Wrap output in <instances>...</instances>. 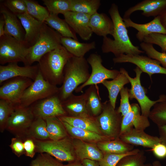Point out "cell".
<instances>
[{
    "label": "cell",
    "mask_w": 166,
    "mask_h": 166,
    "mask_svg": "<svg viewBox=\"0 0 166 166\" xmlns=\"http://www.w3.org/2000/svg\"><path fill=\"white\" fill-rule=\"evenodd\" d=\"M108 12L113 24L112 35L113 39L107 36L103 38L101 47L102 52L103 53H112L115 57L122 54L137 55L144 53L139 49L138 46L134 45L131 42L118 6L114 3H112Z\"/></svg>",
    "instance_id": "obj_1"
},
{
    "label": "cell",
    "mask_w": 166,
    "mask_h": 166,
    "mask_svg": "<svg viewBox=\"0 0 166 166\" xmlns=\"http://www.w3.org/2000/svg\"><path fill=\"white\" fill-rule=\"evenodd\" d=\"M63 83L58 93L63 101L73 94L79 85L86 82L90 74L89 63L84 57L73 56L68 61L64 70Z\"/></svg>",
    "instance_id": "obj_2"
},
{
    "label": "cell",
    "mask_w": 166,
    "mask_h": 166,
    "mask_svg": "<svg viewBox=\"0 0 166 166\" xmlns=\"http://www.w3.org/2000/svg\"><path fill=\"white\" fill-rule=\"evenodd\" d=\"M73 56L61 45L42 57L38 62L39 70L45 80L51 84L61 85L65 66Z\"/></svg>",
    "instance_id": "obj_3"
},
{
    "label": "cell",
    "mask_w": 166,
    "mask_h": 166,
    "mask_svg": "<svg viewBox=\"0 0 166 166\" xmlns=\"http://www.w3.org/2000/svg\"><path fill=\"white\" fill-rule=\"evenodd\" d=\"M62 36L44 22L39 38L35 43L31 47L27 58V65L38 62L42 57L61 45Z\"/></svg>",
    "instance_id": "obj_4"
},
{
    "label": "cell",
    "mask_w": 166,
    "mask_h": 166,
    "mask_svg": "<svg viewBox=\"0 0 166 166\" xmlns=\"http://www.w3.org/2000/svg\"><path fill=\"white\" fill-rule=\"evenodd\" d=\"M31 47L10 35L0 37V64L22 62L27 65V58Z\"/></svg>",
    "instance_id": "obj_5"
},
{
    "label": "cell",
    "mask_w": 166,
    "mask_h": 166,
    "mask_svg": "<svg viewBox=\"0 0 166 166\" xmlns=\"http://www.w3.org/2000/svg\"><path fill=\"white\" fill-rule=\"evenodd\" d=\"M33 139L37 152H45L62 161L70 163L77 160L72 141L67 137L56 140Z\"/></svg>",
    "instance_id": "obj_6"
},
{
    "label": "cell",
    "mask_w": 166,
    "mask_h": 166,
    "mask_svg": "<svg viewBox=\"0 0 166 166\" xmlns=\"http://www.w3.org/2000/svg\"><path fill=\"white\" fill-rule=\"evenodd\" d=\"M59 88L45 80L39 71L32 83L25 90L19 104L16 106L27 107L34 103L57 94Z\"/></svg>",
    "instance_id": "obj_7"
},
{
    "label": "cell",
    "mask_w": 166,
    "mask_h": 166,
    "mask_svg": "<svg viewBox=\"0 0 166 166\" xmlns=\"http://www.w3.org/2000/svg\"><path fill=\"white\" fill-rule=\"evenodd\" d=\"M120 70L125 74L131 84V88L129 90V99H136L140 105L141 114L148 118L151 108L157 103L166 99V95L164 94L160 95L157 100H151L146 95V90L141 84L140 78L143 72L139 67L136 66L134 69L136 75L134 78L130 77L124 68H121Z\"/></svg>",
    "instance_id": "obj_8"
},
{
    "label": "cell",
    "mask_w": 166,
    "mask_h": 166,
    "mask_svg": "<svg viewBox=\"0 0 166 166\" xmlns=\"http://www.w3.org/2000/svg\"><path fill=\"white\" fill-rule=\"evenodd\" d=\"M122 118L109 100L103 103L102 112L96 117L103 135L111 140L119 137Z\"/></svg>",
    "instance_id": "obj_9"
},
{
    "label": "cell",
    "mask_w": 166,
    "mask_h": 166,
    "mask_svg": "<svg viewBox=\"0 0 166 166\" xmlns=\"http://www.w3.org/2000/svg\"><path fill=\"white\" fill-rule=\"evenodd\" d=\"M87 60L91 66V73L87 81L75 89L76 93L82 92L83 88L87 86L97 85L108 79H114L120 73L118 70L109 69L105 67L102 64L101 55L97 53L91 54Z\"/></svg>",
    "instance_id": "obj_10"
},
{
    "label": "cell",
    "mask_w": 166,
    "mask_h": 166,
    "mask_svg": "<svg viewBox=\"0 0 166 166\" xmlns=\"http://www.w3.org/2000/svg\"><path fill=\"white\" fill-rule=\"evenodd\" d=\"M35 118L31 106H15L8 121L6 129L21 138L25 135Z\"/></svg>",
    "instance_id": "obj_11"
},
{
    "label": "cell",
    "mask_w": 166,
    "mask_h": 166,
    "mask_svg": "<svg viewBox=\"0 0 166 166\" xmlns=\"http://www.w3.org/2000/svg\"><path fill=\"white\" fill-rule=\"evenodd\" d=\"M114 63H130L135 64L142 72L147 73L151 79L154 74L166 75V69L161 65L158 61L140 54H122L113 59Z\"/></svg>",
    "instance_id": "obj_12"
},
{
    "label": "cell",
    "mask_w": 166,
    "mask_h": 166,
    "mask_svg": "<svg viewBox=\"0 0 166 166\" xmlns=\"http://www.w3.org/2000/svg\"><path fill=\"white\" fill-rule=\"evenodd\" d=\"M31 79L23 77L11 79L0 87V99L7 101L15 106L20 103L25 90L32 83Z\"/></svg>",
    "instance_id": "obj_13"
},
{
    "label": "cell",
    "mask_w": 166,
    "mask_h": 166,
    "mask_svg": "<svg viewBox=\"0 0 166 166\" xmlns=\"http://www.w3.org/2000/svg\"><path fill=\"white\" fill-rule=\"evenodd\" d=\"M31 107L35 117L44 120L66 115L58 94L39 101Z\"/></svg>",
    "instance_id": "obj_14"
},
{
    "label": "cell",
    "mask_w": 166,
    "mask_h": 166,
    "mask_svg": "<svg viewBox=\"0 0 166 166\" xmlns=\"http://www.w3.org/2000/svg\"><path fill=\"white\" fill-rule=\"evenodd\" d=\"M39 71L38 64L20 66L17 63H11L0 65V84L8 80L17 77L30 78L33 81Z\"/></svg>",
    "instance_id": "obj_15"
},
{
    "label": "cell",
    "mask_w": 166,
    "mask_h": 166,
    "mask_svg": "<svg viewBox=\"0 0 166 166\" xmlns=\"http://www.w3.org/2000/svg\"><path fill=\"white\" fill-rule=\"evenodd\" d=\"M63 15L69 26L81 39L87 41L90 38L93 33L89 25L90 15L70 11Z\"/></svg>",
    "instance_id": "obj_16"
},
{
    "label": "cell",
    "mask_w": 166,
    "mask_h": 166,
    "mask_svg": "<svg viewBox=\"0 0 166 166\" xmlns=\"http://www.w3.org/2000/svg\"><path fill=\"white\" fill-rule=\"evenodd\" d=\"M166 10V0H144L128 9L123 18H130L133 12L143 11L141 14L146 17H156L162 14Z\"/></svg>",
    "instance_id": "obj_17"
},
{
    "label": "cell",
    "mask_w": 166,
    "mask_h": 166,
    "mask_svg": "<svg viewBox=\"0 0 166 166\" xmlns=\"http://www.w3.org/2000/svg\"><path fill=\"white\" fill-rule=\"evenodd\" d=\"M119 138L133 145L141 146L152 148L157 144L161 142L159 137L147 134L144 130L131 128L120 134Z\"/></svg>",
    "instance_id": "obj_18"
},
{
    "label": "cell",
    "mask_w": 166,
    "mask_h": 166,
    "mask_svg": "<svg viewBox=\"0 0 166 166\" xmlns=\"http://www.w3.org/2000/svg\"><path fill=\"white\" fill-rule=\"evenodd\" d=\"M126 28L132 27L138 31L136 37L140 42L144 38L152 33L166 34V29L162 25L160 16H156L150 22L145 24H138L132 21L130 18H123Z\"/></svg>",
    "instance_id": "obj_19"
},
{
    "label": "cell",
    "mask_w": 166,
    "mask_h": 166,
    "mask_svg": "<svg viewBox=\"0 0 166 166\" xmlns=\"http://www.w3.org/2000/svg\"><path fill=\"white\" fill-rule=\"evenodd\" d=\"M140 111V108L138 104L131 105L129 111L123 117L120 134L132 127L144 130L150 126L148 117L141 114Z\"/></svg>",
    "instance_id": "obj_20"
},
{
    "label": "cell",
    "mask_w": 166,
    "mask_h": 166,
    "mask_svg": "<svg viewBox=\"0 0 166 166\" xmlns=\"http://www.w3.org/2000/svg\"><path fill=\"white\" fill-rule=\"evenodd\" d=\"M25 32L24 42L29 47L32 46L37 41L44 22L36 19L28 13L17 15Z\"/></svg>",
    "instance_id": "obj_21"
},
{
    "label": "cell",
    "mask_w": 166,
    "mask_h": 166,
    "mask_svg": "<svg viewBox=\"0 0 166 166\" xmlns=\"http://www.w3.org/2000/svg\"><path fill=\"white\" fill-rule=\"evenodd\" d=\"M72 141L78 160L88 159L99 162L102 158L103 153L94 144L76 139Z\"/></svg>",
    "instance_id": "obj_22"
},
{
    "label": "cell",
    "mask_w": 166,
    "mask_h": 166,
    "mask_svg": "<svg viewBox=\"0 0 166 166\" xmlns=\"http://www.w3.org/2000/svg\"><path fill=\"white\" fill-rule=\"evenodd\" d=\"M0 12L5 22V34L11 36L19 41L24 42L25 32L17 16L3 5L0 6Z\"/></svg>",
    "instance_id": "obj_23"
},
{
    "label": "cell",
    "mask_w": 166,
    "mask_h": 166,
    "mask_svg": "<svg viewBox=\"0 0 166 166\" xmlns=\"http://www.w3.org/2000/svg\"><path fill=\"white\" fill-rule=\"evenodd\" d=\"M89 25L93 33L97 36L103 38L109 34L113 35L114 29L113 21L105 13L97 12L91 16Z\"/></svg>",
    "instance_id": "obj_24"
},
{
    "label": "cell",
    "mask_w": 166,
    "mask_h": 166,
    "mask_svg": "<svg viewBox=\"0 0 166 166\" xmlns=\"http://www.w3.org/2000/svg\"><path fill=\"white\" fill-rule=\"evenodd\" d=\"M61 103L67 116L80 117L90 115L86 108L85 93L78 96L73 94Z\"/></svg>",
    "instance_id": "obj_25"
},
{
    "label": "cell",
    "mask_w": 166,
    "mask_h": 166,
    "mask_svg": "<svg viewBox=\"0 0 166 166\" xmlns=\"http://www.w3.org/2000/svg\"><path fill=\"white\" fill-rule=\"evenodd\" d=\"M58 117L62 121L65 122L73 126L103 135L96 117L90 115L80 117L65 115Z\"/></svg>",
    "instance_id": "obj_26"
},
{
    "label": "cell",
    "mask_w": 166,
    "mask_h": 166,
    "mask_svg": "<svg viewBox=\"0 0 166 166\" xmlns=\"http://www.w3.org/2000/svg\"><path fill=\"white\" fill-rule=\"evenodd\" d=\"M61 44L73 56L84 57L85 54L96 48L95 41L89 43H82L72 38L62 36Z\"/></svg>",
    "instance_id": "obj_27"
},
{
    "label": "cell",
    "mask_w": 166,
    "mask_h": 166,
    "mask_svg": "<svg viewBox=\"0 0 166 166\" xmlns=\"http://www.w3.org/2000/svg\"><path fill=\"white\" fill-rule=\"evenodd\" d=\"M86 97V106L89 115L96 117L101 113L103 103L100 96L97 85L90 86L85 92Z\"/></svg>",
    "instance_id": "obj_28"
},
{
    "label": "cell",
    "mask_w": 166,
    "mask_h": 166,
    "mask_svg": "<svg viewBox=\"0 0 166 166\" xmlns=\"http://www.w3.org/2000/svg\"><path fill=\"white\" fill-rule=\"evenodd\" d=\"M67 133L73 139H79L90 143L111 140L103 135L94 132L73 126L61 121Z\"/></svg>",
    "instance_id": "obj_29"
},
{
    "label": "cell",
    "mask_w": 166,
    "mask_h": 166,
    "mask_svg": "<svg viewBox=\"0 0 166 166\" xmlns=\"http://www.w3.org/2000/svg\"><path fill=\"white\" fill-rule=\"evenodd\" d=\"M119 71L120 74L114 79L111 81L105 80L101 83L107 89L109 101L114 109L119 93L124 85L130 83L125 74L121 71Z\"/></svg>",
    "instance_id": "obj_30"
},
{
    "label": "cell",
    "mask_w": 166,
    "mask_h": 166,
    "mask_svg": "<svg viewBox=\"0 0 166 166\" xmlns=\"http://www.w3.org/2000/svg\"><path fill=\"white\" fill-rule=\"evenodd\" d=\"M97 145L103 154H124L134 149V145L126 143L119 137L113 140L98 142Z\"/></svg>",
    "instance_id": "obj_31"
},
{
    "label": "cell",
    "mask_w": 166,
    "mask_h": 166,
    "mask_svg": "<svg viewBox=\"0 0 166 166\" xmlns=\"http://www.w3.org/2000/svg\"><path fill=\"white\" fill-rule=\"evenodd\" d=\"M62 36L72 38L78 40L76 34L69 26L65 19L60 18L58 15L50 13L45 22Z\"/></svg>",
    "instance_id": "obj_32"
},
{
    "label": "cell",
    "mask_w": 166,
    "mask_h": 166,
    "mask_svg": "<svg viewBox=\"0 0 166 166\" xmlns=\"http://www.w3.org/2000/svg\"><path fill=\"white\" fill-rule=\"evenodd\" d=\"M100 0H70V11L91 16L97 12Z\"/></svg>",
    "instance_id": "obj_33"
},
{
    "label": "cell",
    "mask_w": 166,
    "mask_h": 166,
    "mask_svg": "<svg viewBox=\"0 0 166 166\" xmlns=\"http://www.w3.org/2000/svg\"><path fill=\"white\" fill-rule=\"evenodd\" d=\"M28 138L41 140H50L45 120L35 117L26 132Z\"/></svg>",
    "instance_id": "obj_34"
},
{
    "label": "cell",
    "mask_w": 166,
    "mask_h": 166,
    "mask_svg": "<svg viewBox=\"0 0 166 166\" xmlns=\"http://www.w3.org/2000/svg\"><path fill=\"white\" fill-rule=\"evenodd\" d=\"M45 120L50 140H56L67 137V132L58 117H50Z\"/></svg>",
    "instance_id": "obj_35"
},
{
    "label": "cell",
    "mask_w": 166,
    "mask_h": 166,
    "mask_svg": "<svg viewBox=\"0 0 166 166\" xmlns=\"http://www.w3.org/2000/svg\"><path fill=\"white\" fill-rule=\"evenodd\" d=\"M148 118L157 127L166 125V99L155 104Z\"/></svg>",
    "instance_id": "obj_36"
},
{
    "label": "cell",
    "mask_w": 166,
    "mask_h": 166,
    "mask_svg": "<svg viewBox=\"0 0 166 166\" xmlns=\"http://www.w3.org/2000/svg\"><path fill=\"white\" fill-rule=\"evenodd\" d=\"M24 1L26 5L28 13L38 20L45 22L50 14L46 7L40 5L36 1L32 0H24Z\"/></svg>",
    "instance_id": "obj_37"
},
{
    "label": "cell",
    "mask_w": 166,
    "mask_h": 166,
    "mask_svg": "<svg viewBox=\"0 0 166 166\" xmlns=\"http://www.w3.org/2000/svg\"><path fill=\"white\" fill-rule=\"evenodd\" d=\"M146 159L144 151L140 150L136 154L124 157L116 166H151V164L146 163Z\"/></svg>",
    "instance_id": "obj_38"
},
{
    "label": "cell",
    "mask_w": 166,
    "mask_h": 166,
    "mask_svg": "<svg viewBox=\"0 0 166 166\" xmlns=\"http://www.w3.org/2000/svg\"><path fill=\"white\" fill-rule=\"evenodd\" d=\"M50 13L63 15L70 11V0H42Z\"/></svg>",
    "instance_id": "obj_39"
},
{
    "label": "cell",
    "mask_w": 166,
    "mask_h": 166,
    "mask_svg": "<svg viewBox=\"0 0 166 166\" xmlns=\"http://www.w3.org/2000/svg\"><path fill=\"white\" fill-rule=\"evenodd\" d=\"M15 106L10 102L0 100V128L2 132L6 127L8 121L14 111Z\"/></svg>",
    "instance_id": "obj_40"
},
{
    "label": "cell",
    "mask_w": 166,
    "mask_h": 166,
    "mask_svg": "<svg viewBox=\"0 0 166 166\" xmlns=\"http://www.w3.org/2000/svg\"><path fill=\"white\" fill-rule=\"evenodd\" d=\"M140 45L142 50L148 57L159 61L162 66L166 69V53L158 51L150 43L142 42Z\"/></svg>",
    "instance_id": "obj_41"
},
{
    "label": "cell",
    "mask_w": 166,
    "mask_h": 166,
    "mask_svg": "<svg viewBox=\"0 0 166 166\" xmlns=\"http://www.w3.org/2000/svg\"><path fill=\"white\" fill-rule=\"evenodd\" d=\"M140 150L138 148L134 149L129 152L122 154L104 153L102 158L98 162L100 166H116L119 162L124 157L136 154Z\"/></svg>",
    "instance_id": "obj_42"
},
{
    "label": "cell",
    "mask_w": 166,
    "mask_h": 166,
    "mask_svg": "<svg viewBox=\"0 0 166 166\" xmlns=\"http://www.w3.org/2000/svg\"><path fill=\"white\" fill-rule=\"evenodd\" d=\"M2 4L5 7L16 16L28 13L24 0H5L3 1Z\"/></svg>",
    "instance_id": "obj_43"
},
{
    "label": "cell",
    "mask_w": 166,
    "mask_h": 166,
    "mask_svg": "<svg viewBox=\"0 0 166 166\" xmlns=\"http://www.w3.org/2000/svg\"><path fill=\"white\" fill-rule=\"evenodd\" d=\"M143 42L156 45L161 48L162 52L166 53V34L152 33L145 37Z\"/></svg>",
    "instance_id": "obj_44"
},
{
    "label": "cell",
    "mask_w": 166,
    "mask_h": 166,
    "mask_svg": "<svg viewBox=\"0 0 166 166\" xmlns=\"http://www.w3.org/2000/svg\"><path fill=\"white\" fill-rule=\"evenodd\" d=\"M129 90L127 87H124L120 92L121 101L117 111L121 114L123 117L131 109V105L129 102Z\"/></svg>",
    "instance_id": "obj_45"
},
{
    "label": "cell",
    "mask_w": 166,
    "mask_h": 166,
    "mask_svg": "<svg viewBox=\"0 0 166 166\" xmlns=\"http://www.w3.org/2000/svg\"><path fill=\"white\" fill-rule=\"evenodd\" d=\"M49 154L41 153L33 160L38 166H63V165Z\"/></svg>",
    "instance_id": "obj_46"
},
{
    "label": "cell",
    "mask_w": 166,
    "mask_h": 166,
    "mask_svg": "<svg viewBox=\"0 0 166 166\" xmlns=\"http://www.w3.org/2000/svg\"><path fill=\"white\" fill-rule=\"evenodd\" d=\"M9 146L13 152L18 157L25 154L23 142L20 137L16 136L12 138Z\"/></svg>",
    "instance_id": "obj_47"
},
{
    "label": "cell",
    "mask_w": 166,
    "mask_h": 166,
    "mask_svg": "<svg viewBox=\"0 0 166 166\" xmlns=\"http://www.w3.org/2000/svg\"><path fill=\"white\" fill-rule=\"evenodd\" d=\"M26 156L33 158L36 152V147L34 139L30 138H26L23 142Z\"/></svg>",
    "instance_id": "obj_48"
},
{
    "label": "cell",
    "mask_w": 166,
    "mask_h": 166,
    "mask_svg": "<svg viewBox=\"0 0 166 166\" xmlns=\"http://www.w3.org/2000/svg\"><path fill=\"white\" fill-rule=\"evenodd\" d=\"M152 149L157 157L163 159L166 157V145L162 142L156 144Z\"/></svg>",
    "instance_id": "obj_49"
},
{
    "label": "cell",
    "mask_w": 166,
    "mask_h": 166,
    "mask_svg": "<svg viewBox=\"0 0 166 166\" xmlns=\"http://www.w3.org/2000/svg\"><path fill=\"white\" fill-rule=\"evenodd\" d=\"M158 128L161 142L166 145V125L158 126Z\"/></svg>",
    "instance_id": "obj_50"
},
{
    "label": "cell",
    "mask_w": 166,
    "mask_h": 166,
    "mask_svg": "<svg viewBox=\"0 0 166 166\" xmlns=\"http://www.w3.org/2000/svg\"><path fill=\"white\" fill-rule=\"evenodd\" d=\"M83 166H100L98 161L85 159L81 161Z\"/></svg>",
    "instance_id": "obj_51"
},
{
    "label": "cell",
    "mask_w": 166,
    "mask_h": 166,
    "mask_svg": "<svg viewBox=\"0 0 166 166\" xmlns=\"http://www.w3.org/2000/svg\"><path fill=\"white\" fill-rule=\"evenodd\" d=\"M5 21L2 15L0 18V37L5 34Z\"/></svg>",
    "instance_id": "obj_52"
},
{
    "label": "cell",
    "mask_w": 166,
    "mask_h": 166,
    "mask_svg": "<svg viewBox=\"0 0 166 166\" xmlns=\"http://www.w3.org/2000/svg\"><path fill=\"white\" fill-rule=\"evenodd\" d=\"M160 16L162 25L166 29V10Z\"/></svg>",
    "instance_id": "obj_53"
},
{
    "label": "cell",
    "mask_w": 166,
    "mask_h": 166,
    "mask_svg": "<svg viewBox=\"0 0 166 166\" xmlns=\"http://www.w3.org/2000/svg\"><path fill=\"white\" fill-rule=\"evenodd\" d=\"M63 166H83L81 161L76 160V161L69 163L66 165H63Z\"/></svg>",
    "instance_id": "obj_54"
},
{
    "label": "cell",
    "mask_w": 166,
    "mask_h": 166,
    "mask_svg": "<svg viewBox=\"0 0 166 166\" xmlns=\"http://www.w3.org/2000/svg\"><path fill=\"white\" fill-rule=\"evenodd\" d=\"M151 166H162L160 162L156 160L153 161Z\"/></svg>",
    "instance_id": "obj_55"
},
{
    "label": "cell",
    "mask_w": 166,
    "mask_h": 166,
    "mask_svg": "<svg viewBox=\"0 0 166 166\" xmlns=\"http://www.w3.org/2000/svg\"><path fill=\"white\" fill-rule=\"evenodd\" d=\"M30 166H38V165L33 161H32L31 163Z\"/></svg>",
    "instance_id": "obj_56"
}]
</instances>
